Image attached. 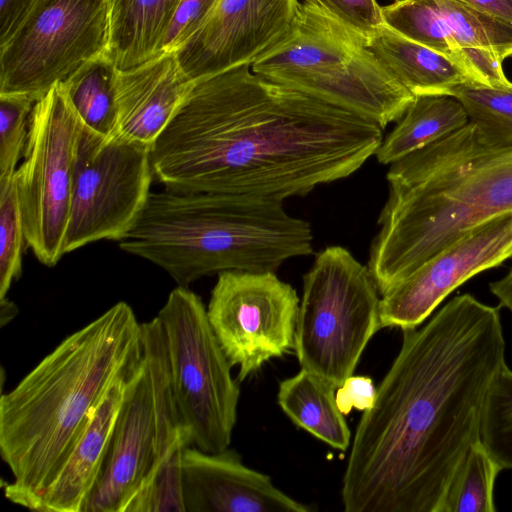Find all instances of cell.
Masks as SVG:
<instances>
[{"mask_svg":"<svg viewBox=\"0 0 512 512\" xmlns=\"http://www.w3.org/2000/svg\"><path fill=\"white\" fill-rule=\"evenodd\" d=\"M367 42L384 25L382 7L376 0H304Z\"/></svg>","mask_w":512,"mask_h":512,"instance_id":"cell-30","label":"cell"},{"mask_svg":"<svg viewBox=\"0 0 512 512\" xmlns=\"http://www.w3.org/2000/svg\"><path fill=\"white\" fill-rule=\"evenodd\" d=\"M192 83L182 75L174 51L126 70L118 69V135L152 147Z\"/></svg>","mask_w":512,"mask_h":512,"instance_id":"cell-17","label":"cell"},{"mask_svg":"<svg viewBox=\"0 0 512 512\" xmlns=\"http://www.w3.org/2000/svg\"><path fill=\"white\" fill-rule=\"evenodd\" d=\"M512 258V212L467 232L381 294L380 327L417 328L455 289Z\"/></svg>","mask_w":512,"mask_h":512,"instance_id":"cell-14","label":"cell"},{"mask_svg":"<svg viewBox=\"0 0 512 512\" xmlns=\"http://www.w3.org/2000/svg\"><path fill=\"white\" fill-rule=\"evenodd\" d=\"M107 0H36L0 46V94L36 101L91 59L107 53Z\"/></svg>","mask_w":512,"mask_h":512,"instance_id":"cell-10","label":"cell"},{"mask_svg":"<svg viewBox=\"0 0 512 512\" xmlns=\"http://www.w3.org/2000/svg\"><path fill=\"white\" fill-rule=\"evenodd\" d=\"M141 323L120 301L63 339L0 398V455L11 502L37 511L112 387L137 366Z\"/></svg>","mask_w":512,"mask_h":512,"instance_id":"cell-3","label":"cell"},{"mask_svg":"<svg viewBox=\"0 0 512 512\" xmlns=\"http://www.w3.org/2000/svg\"><path fill=\"white\" fill-rule=\"evenodd\" d=\"M156 317L165 339L174 402L192 445L210 453L228 449L240 388L207 308L188 287L177 286Z\"/></svg>","mask_w":512,"mask_h":512,"instance_id":"cell-8","label":"cell"},{"mask_svg":"<svg viewBox=\"0 0 512 512\" xmlns=\"http://www.w3.org/2000/svg\"><path fill=\"white\" fill-rule=\"evenodd\" d=\"M83 122L62 82L39 99L14 175L26 241L48 267L65 254L74 166Z\"/></svg>","mask_w":512,"mask_h":512,"instance_id":"cell-9","label":"cell"},{"mask_svg":"<svg viewBox=\"0 0 512 512\" xmlns=\"http://www.w3.org/2000/svg\"><path fill=\"white\" fill-rule=\"evenodd\" d=\"M134 370L116 382L99 405L37 511H83L101 474L114 423Z\"/></svg>","mask_w":512,"mask_h":512,"instance_id":"cell-18","label":"cell"},{"mask_svg":"<svg viewBox=\"0 0 512 512\" xmlns=\"http://www.w3.org/2000/svg\"><path fill=\"white\" fill-rule=\"evenodd\" d=\"M118 68L105 53L86 62L62 85L84 126L99 135H118Z\"/></svg>","mask_w":512,"mask_h":512,"instance_id":"cell-23","label":"cell"},{"mask_svg":"<svg viewBox=\"0 0 512 512\" xmlns=\"http://www.w3.org/2000/svg\"><path fill=\"white\" fill-rule=\"evenodd\" d=\"M376 393L377 388L370 377L352 375L336 389V404L344 415L353 408L366 411L373 406Z\"/></svg>","mask_w":512,"mask_h":512,"instance_id":"cell-32","label":"cell"},{"mask_svg":"<svg viewBox=\"0 0 512 512\" xmlns=\"http://www.w3.org/2000/svg\"><path fill=\"white\" fill-rule=\"evenodd\" d=\"M36 102L24 94H0V180L12 178L24 156Z\"/></svg>","mask_w":512,"mask_h":512,"instance_id":"cell-29","label":"cell"},{"mask_svg":"<svg viewBox=\"0 0 512 512\" xmlns=\"http://www.w3.org/2000/svg\"><path fill=\"white\" fill-rule=\"evenodd\" d=\"M151 146L83 125L74 166L65 254L99 240L120 241L151 193Z\"/></svg>","mask_w":512,"mask_h":512,"instance_id":"cell-11","label":"cell"},{"mask_svg":"<svg viewBox=\"0 0 512 512\" xmlns=\"http://www.w3.org/2000/svg\"><path fill=\"white\" fill-rule=\"evenodd\" d=\"M36 0H0V46L12 36Z\"/></svg>","mask_w":512,"mask_h":512,"instance_id":"cell-33","label":"cell"},{"mask_svg":"<svg viewBox=\"0 0 512 512\" xmlns=\"http://www.w3.org/2000/svg\"><path fill=\"white\" fill-rule=\"evenodd\" d=\"M335 392L323 379L301 369L280 382L277 402L295 425L345 452L350 446L351 433L336 404Z\"/></svg>","mask_w":512,"mask_h":512,"instance_id":"cell-21","label":"cell"},{"mask_svg":"<svg viewBox=\"0 0 512 512\" xmlns=\"http://www.w3.org/2000/svg\"><path fill=\"white\" fill-rule=\"evenodd\" d=\"M469 122L462 104L445 94L417 95L398 124L382 140L375 156L391 165L407 155L455 132Z\"/></svg>","mask_w":512,"mask_h":512,"instance_id":"cell-22","label":"cell"},{"mask_svg":"<svg viewBox=\"0 0 512 512\" xmlns=\"http://www.w3.org/2000/svg\"><path fill=\"white\" fill-rule=\"evenodd\" d=\"M382 14L390 29L459 65L471 49L488 50L503 61L512 56V24L456 0H396Z\"/></svg>","mask_w":512,"mask_h":512,"instance_id":"cell-16","label":"cell"},{"mask_svg":"<svg viewBox=\"0 0 512 512\" xmlns=\"http://www.w3.org/2000/svg\"><path fill=\"white\" fill-rule=\"evenodd\" d=\"M185 512H309L271 478L243 464L234 450L210 453L193 445L182 453Z\"/></svg>","mask_w":512,"mask_h":512,"instance_id":"cell-15","label":"cell"},{"mask_svg":"<svg viewBox=\"0 0 512 512\" xmlns=\"http://www.w3.org/2000/svg\"><path fill=\"white\" fill-rule=\"evenodd\" d=\"M299 306L296 290L275 272L218 274L207 316L231 366H239L238 382L294 349Z\"/></svg>","mask_w":512,"mask_h":512,"instance_id":"cell-12","label":"cell"},{"mask_svg":"<svg viewBox=\"0 0 512 512\" xmlns=\"http://www.w3.org/2000/svg\"><path fill=\"white\" fill-rule=\"evenodd\" d=\"M367 47L414 96L445 94L455 85L474 82L458 63L384 25Z\"/></svg>","mask_w":512,"mask_h":512,"instance_id":"cell-19","label":"cell"},{"mask_svg":"<svg viewBox=\"0 0 512 512\" xmlns=\"http://www.w3.org/2000/svg\"><path fill=\"white\" fill-rule=\"evenodd\" d=\"M298 0H218L203 24L175 51L189 82L252 65L295 33Z\"/></svg>","mask_w":512,"mask_h":512,"instance_id":"cell-13","label":"cell"},{"mask_svg":"<svg viewBox=\"0 0 512 512\" xmlns=\"http://www.w3.org/2000/svg\"><path fill=\"white\" fill-rule=\"evenodd\" d=\"M505 349L499 308L471 294L403 331L355 431L342 479L346 512H441L454 474L481 440Z\"/></svg>","mask_w":512,"mask_h":512,"instance_id":"cell-1","label":"cell"},{"mask_svg":"<svg viewBox=\"0 0 512 512\" xmlns=\"http://www.w3.org/2000/svg\"><path fill=\"white\" fill-rule=\"evenodd\" d=\"M189 445L184 438L168 452L124 512H185L182 453Z\"/></svg>","mask_w":512,"mask_h":512,"instance_id":"cell-26","label":"cell"},{"mask_svg":"<svg viewBox=\"0 0 512 512\" xmlns=\"http://www.w3.org/2000/svg\"><path fill=\"white\" fill-rule=\"evenodd\" d=\"M379 293L368 266L346 248L320 251L303 277L294 345L301 368L342 386L381 329Z\"/></svg>","mask_w":512,"mask_h":512,"instance_id":"cell-7","label":"cell"},{"mask_svg":"<svg viewBox=\"0 0 512 512\" xmlns=\"http://www.w3.org/2000/svg\"><path fill=\"white\" fill-rule=\"evenodd\" d=\"M368 268L383 294L470 230L512 212V145L471 123L392 163Z\"/></svg>","mask_w":512,"mask_h":512,"instance_id":"cell-4","label":"cell"},{"mask_svg":"<svg viewBox=\"0 0 512 512\" xmlns=\"http://www.w3.org/2000/svg\"><path fill=\"white\" fill-rule=\"evenodd\" d=\"M481 441L503 469H512V370L506 365L489 392Z\"/></svg>","mask_w":512,"mask_h":512,"instance_id":"cell-27","label":"cell"},{"mask_svg":"<svg viewBox=\"0 0 512 512\" xmlns=\"http://www.w3.org/2000/svg\"><path fill=\"white\" fill-rule=\"evenodd\" d=\"M218 0H181L167 32L161 42L158 55L175 51L206 20Z\"/></svg>","mask_w":512,"mask_h":512,"instance_id":"cell-31","label":"cell"},{"mask_svg":"<svg viewBox=\"0 0 512 512\" xmlns=\"http://www.w3.org/2000/svg\"><path fill=\"white\" fill-rule=\"evenodd\" d=\"M312 240L310 224L287 213L282 200L165 189L150 193L119 247L188 287L224 271L276 272L310 255Z\"/></svg>","mask_w":512,"mask_h":512,"instance_id":"cell-5","label":"cell"},{"mask_svg":"<svg viewBox=\"0 0 512 512\" xmlns=\"http://www.w3.org/2000/svg\"><path fill=\"white\" fill-rule=\"evenodd\" d=\"M142 352L125 390L103 468L82 512H124L168 452L192 442L174 402L157 317L141 323Z\"/></svg>","mask_w":512,"mask_h":512,"instance_id":"cell-6","label":"cell"},{"mask_svg":"<svg viewBox=\"0 0 512 512\" xmlns=\"http://www.w3.org/2000/svg\"><path fill=\"white\" fill-rule=\"evenodd\" d=\"M501 470L482 441L475 443L449 484L441 512H494V489Z\"/></svg>","mask_w":512,"mask_h":512,"instance_id":"cell-25","label":"cell"},{"mask_svg":"<svg viewBox=\"0 0 512 512\" xmlns=\"http://www.w3.org/2000/svg\"><path fill=\"white\" fill-rule=\"evenodd\" d=\"M181 0H107V55L119 70L140 65L159 53Z\"/></svg>","mask_w":512,"mask_h":512,"instance_id":"cell-20","label":"cell"},{"mask_svg":"<svg viewBox=\"0 0 512 512\" xmlns=\"http://www.w3.org/2000/svg\"><path fill=\"white\" fill-rule=\"evenodd\" d=\"M18 313L16 304L8 297L0 300V323L4 327L15 318Z\"/></svg>","mask_w":512,"mask_h":512,"instance_id":"cell-36","label":"cell"},{"mask_svg":"<svg viewBox=\"0 0 512 512\" xmlns=\"http://www.w3.org/2000/svg\"><path fill=\"white\" fill-rule=\"evenodd\" d=\"M446 95L462 104L481 142L512 145V85L493 87L464 82L450 88Z\"/></svg>","mask_w":512,"mask_h":512,"instance_id":"cell-24","label":"cell"},{"mask_svg":"<svg viewBox=\"0 0 512 512\" xmlns=\"http://www.w3.org/2000/svg\"><path fill=\"white\" fill-rule=\"evenodd\" d=\"M27 245L14 176L0 180V300L22 273Z\"/></svg>","mask_w":512,"mask_h":512,"instance_id":"cell-28","label":"cell"},{"mask_svg":"<svg viewBox=\"0 0 512 512\" xmlns=\"http://www.w3.org/2000/svg\"><path fill=\"white\" fill-rule=\"evenodd\" d=\"M489 290L500 306L512 312V265L503 277L489 284Z\"/></svg>","mask_w":512,"mask_h":512,"instance_id":"cell-35","label":"cell"},{"mask_svg":"<svg viewBox=\"0 0 512 512\" xmlns=\"http://www.w3.org/2000/svg\"><path fill=\"white\" fill-rule=\"evenodd\" d=\"M382 140L374 121L243 65L193 82L150 157L165 189L283 201L349 177Z\"/></svg>","mask_w":512,"mask_h":512,"instance_id":"cell-2","label":"cell"},{"mask_svg":"<svg viewBox=\"0 0 512 512\" xmlns=\"http://www.w3.org/2000/svg\"><path fill=\"white\" fill-rule=\"evenodd\" d=\"M474 10L512 24V0H456Z\"/></svg>","mask_w":512,"mask_h":512,"instance_id":"cell-34","label":"cell"}]
</instances>
